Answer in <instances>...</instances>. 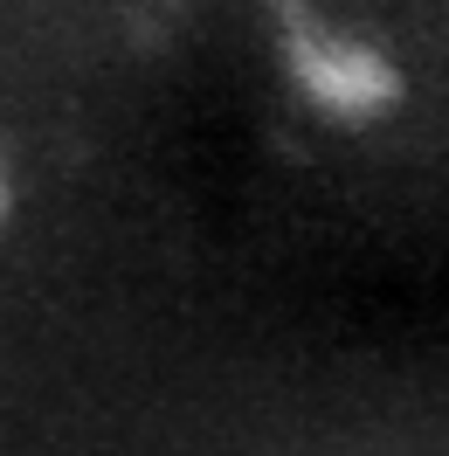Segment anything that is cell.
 <instances>
[{
  "instance_id": "obj_1",
  "label": "cell",
  "mask_w": 449,
  "mask_h": 456,
  "mask_svg": "<svg viewBox=\"0 0 449 456\" xmlns=\"http://www.w3.org/2000/svg\"><path fill=\"white\" fill-rule=\"evenodd\" d=\"M283 69H290V90L311 111L339 118V125H366V118H388L401 104V69L373 42H353V35H332V28H290L283 35Z\"/></svg>"
},
{
  "instance_id": "obj_2",
  "label": "cell",
  "mask_w": 449,
  "mask_h": 456,
  "mask_svg": "<svg viewBox=\"0 0 449 456\" xmlns=\"http://www.w3.org/2000/svg\"><path fill=\"white\" fill-rule=\"evenodd\" d=\"M7 208H14V180H7V167H0V222H7Z\"/></svg>"
}]
</instances>
